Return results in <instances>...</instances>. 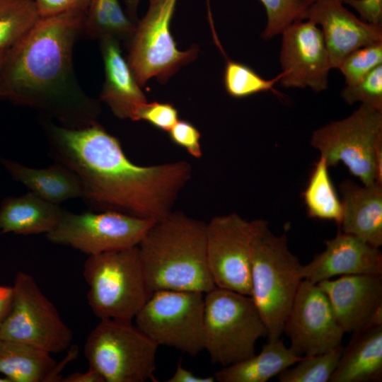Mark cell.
<instances>
[{
    "mask_svg": "<svg viewBox=\"0 0 382 382\" xmlns=\"http://www.w3.org/2000/svg\"><path fill=\"white\" fill-rule=\"evenodd\" d=\"M54 162L71 170L82 199L96 212H115L159 221L169 215L192 177L185 161L142 166L125 154L119 140L98 122L83 128L41 120Z\"/></svg>",
    "mask_w": 382,
    "mask_h": 382,
    "instance_id": "1",
    "label": "cell"
},
{
    "mask_svg": "<svg viewBox=\"0 0 382 382\" xmlns=\"http://www.w3.org/2000/svg\"><path fill=\"white\" fill-rule=\"evenodd\" d=\"M86 6L40 17L8 50L0 70V98L40 110L69 128L98 122L100 104L82 89L73 66Z\"/></svg>",
    "mask_w": 382,
    "mask_h": 382,
    "instance_id": "2",
    "label": "cell"
},
{
    "mask_svg": "<svg viewBox=\"0 0 382 382\" xmlns=\"http://www.w3.org/2000/svg\"><path fill=\"white\" fill-rule=\"evenodd\" d=\"M207 223L173 211L156 221L138 245L149 289L207 293L216 287L209 270Z\"/></svg>",
    "mask_w": 382,
    "mask_h": 382,
    "instance_id": "3",
    "label": "cell"
},
{
    "mask_svg": "<svg viewBox=\"0 0 382 382\" xmlns=\"http://www.w3.org/2000/svg\"><path fill=\"white\" fill-rule=\"evenodd\" d=\"M251 298L270 342L280 338L299 287L301 264L289 248L285 233L277 236L267 221L252 220Z\"/></svg>",
    "mask_w": 382,
    "mask_h": 382,
    "instance_id": "4",
    "label": "cell"
},
{
    "mask_svg": "<svg viewBox=\"0 0 382 382\" xmlns=\"http://www.w3.org/2000/svg\"><path fill=\"white\" fill-rule=\"evenodd\" d=\"M87 300L100 320H133L150 298L138 245L88 256L83 271Z\"/></svg>",
    "mask_w": 382,
    "mask_h": 382,
    "instance_id": "5",
    "label": "cell"
},
{
    "mask_svg": "<svg viewBox=\"0 0 382 382\" xmlns=\"http://www.w3.org/2000/svg\"><path fill=\"white\" fill-rule=\"evenodd\" d=\"M311 144L329 167L342 163L363 185H382V110L361 104L349 116L315 130Z\"/></svg>",
    "mask_w": 382,
    "mask_h": 382,
    "instance_id": "6",
    "label": "cell"
},
{
    "mask_svg": "<svg viewBox=\"0 0 382 382\" xmlns=\"http://www.w3.org/2000/svg\"><path fill=\"white\" fill-rule=\"evenodd\" d=\"M203 328L204 350L223 367L254 355L267 335L251 296L216 286L204 294Z\"/></svg>",
    "mask_w": 382,
    "mask_h": 382,
    "instance_id": "7",
    "label": "cell"
},
{
    "mask_svg": "<svg viewBox=\"0 0 382 382\" xmlns=\"http://www.w3.org/2000/svg\"><path fill=\"white\" fill-rule=\"evenodd\" d=\"M158 347L132 320L103 319L88 335L84 354L105 382L156 381Z\"/></svg>",
    "mask_w": 382,
    "mask_h": 382,
    "instance_id": "8",
    "label": "cell"
},
{
    "mask_svg": "<svg viewBox=\"0 0 382 382\" xmlns=\"http://www.w3.org/2000/svg\"><path fill=\"white\" fill-rule=\"evenodd\" d=\"M204 293L158 290L152 293L134 320L158 346L195 357L204 350Z\"/></svg>",
    "mask_w": 382,
    "mask_h": 382,
    "instance_id": "9",
    "label": "cell"
},
{
    "mask_svg": "<svg viewBox=\"0 0 382 382\" xmlns=\"http://www.w3.org/2000/svg\"><path fill=\"white\" fill-rule=\"evenodd\" d=\"M8 314L0 338L22 342L48 353L67 350L73 340L71 328L30 274L16 272Z\"/></svg>",
    "mask_w": 382,
    "mask_h": 382,
    "instance_id": "10",
    "label": "cell"
},
{
    "mask_svg": "<svg viewBox=\"0 0 382 382\" xmlns=\"http://www.w3.org/2000/svg\"><path fill=\"white\" fill-rule=\"evenodd\" d=\"M178 0H149L144 17L132 36L127 62L140 86L152 78L166 82L196 59L198 48L178 49L170 26Z\"/></svg>",
    "mask_w": 382,
    "mask_h": 382,
    "instance_id": "11",
    "label": "cell"
},
{
    "mask_svg": "<svg viewBox=\"0 0 382 382\" xmlns=\"http://www.w3.org/2000/svg\"><path fill=\"white\" fill-rule=\"evenodd\" d=\"M155 222L115 212L75 214L63 210L46 236L54 244L89 256L137 246Z\"/></svg>",
    "mask_w": 382,
    "mask_h": 382,
    "instance_id": "12",
    "label": "cell"
},
{
    "mask_svg": "<svg viewBox=\"0 0 382 382\" xmlns=\"http://www.w3.org/2000/svg\"><path fill=\"white\" fill-rule=\"evenodd\" d=\"M252 221L236 213L216 216L206 224L209 270L216 287L251 296Z\"/></svg>",
    "mask_w": 382,
    "mask_h": 382,
    "instance_id": "13",
    "label": "cell"
},
{
    "mask_svg": "<svg viewBox=\"0 0 382 382\" xmlns=\"http://www.w3.org/2000/svg\"><path fill=\"white\" fill-rule=\"evenodd\" d=\"M298 356L324 353L341 345L344 330L337 321L325 293L317 284L303 279L284 325Z\"/></svg>",
    "mask_w": 382,
    "mask_h": 382,
    "instance_id": "14",
    "label": "cell"
},
{
    "mask_svg": "<svg viewBox=\"0 0 382 382\" xmlns=\"http://www.w3.org/2000/svg\"><path fill=\"white\" fill-rule=\"evenodd\" d=\"M309 20L298 21L282 33L279 60L285 88L308 87L316 92L325 90L331 69L321 30Z\"/></svg>",
    "mask_w": 382,
    "mask_h": 382,
    "instance_id": "15",
    "label": "cell"
},
{
    "mask_svg": "<svg viewBox=\"0 0 382 382\" xmlns=\"http://www.w3.org/2000/svg\"><path fill=\"white\" fill-rule=\"evenodd\" d=\"M317 284L345 332L382 325V274L342 275Z\"/></svg>",
    "mask_w": 382,
    "mask_h": 382,
    "instance_id": "16",
    "label": "cell"
},
{
    "mask_svg": "<svg viewBox=\"0 0 382 382\" xmlns=\"http://www.w3.org/2000/svg\"><path fill=\"white\" fill-rule=\"evenodd\" d=\"M343 4L341 0H314L304 16L321 25L331 69H338L357 49L382 42V25L359 19Z\"/></svg>",
    "mask_w": 382,
    "mask_h": 382,
    "instance_id": "17",
    "label": "cell"
},
{
    "mask_svg": "<svg viewBox=\"0 0 382 382\" xmlns=\"http://www.w3.org/2000/svg\"><path fill=\"white\" fill-rule=\"evenodd\" d=\"M325 245L323 251L301 265L303 279L318 284L339 275L382 274L380 248L340 229L335 237L325 241Z\"/></svg>",
    "mask_w": 382,
    "mask_h": 382,
    "instance_id": "18",
    "label": "cell"
},
{
    "mask_svg": "<svg viewBox=\"0 0 382 382\" xmlns=\"http://www.w3.org/2000/svg\"><path fill=\"white\" fill-rule=\"evenodd\" d=\"M105 71L100 100L120 119L134 121L139 108L147 102L127 61L122 55L119 40H99Z\"/></svg>",
    "mask_w": 382,
    "mask_h": 382,
    "instance_id": "19",
    "label": "cell"
},
{
    "mask_svg": "<svg viewBox=\"0 0 382 382\" xmlns=\"http://www.w3.org/2000/svg\"><path fill=\"white\" fill-rule=\"evenodd\" d=\"M344 233L380 248L382 245V185L360 186L346 179L340 185Z\"/></svg>",
    "mask_w": 382,
    "mask_h": 382,
    "instance_id": "20",
    "label": "cell"
},
{
    "mask_svg": "<svg viewBox=\"0 0 382 382\" xmlns=\"http://www.w3.org/2000/svg\"><path fill=\"white\" fill-rule=\"evenodd\" d=\"M382 325L352 332L330 382L381 381Z\"/></svg>",
    "mask_w": 382,
    "mask_h": 382,
    "instance_id": "21",
    "label": "cell"
},
{
    "mask_svg": "<svg viewBox=\"0 0 382 382\" xmlns=\"http://www.w3.org/2000/svg\"><path fill=\"white\" fill-rule=\"evenodd\" d=\"M0 163L15 181L49 202L59 204L83 196L77 176L61 163L54 162L45 168H34L4 158H0Z\"/></svg>",
    "mask_w": 382,
    "mask_h": 382,
    "instance_id": "22",
    "label": "cell"
},
{
    "mask_svg": "<svg viewBox=\"0 0 382 382\" xmlns=\"http://www.w3.org/2000/svg\"><path fill=\"white\" fill-rule=\"evenodd\" d=\"M62 209L29 192L7 197L0 205V233L30 235L50 232L58 224Z\"/></svg>",
    "mask_w": 382,
    "mask_h": 382,
    "instance_id": "23",
    "label": "cell"
},
{
    "mask_svg": "<svg viewBox=\"0 0 382 382\" xmlns=\"http://www.w3.org/2000/svg\"><path fill=\"white\" fill-rule=\"evenodd\" d=\"M303 357L296 355L279 338L268 341L259 354L224 366L214 374V377L219 382H266Z\"/></svg>",
    "mask_w": 382,
    "mask_h": 382,
    "instance_id": "24",
    "label": "cell"
},
{
    "mask_svg": "<svg viewBox=\"0 0 382 382\" xmlns=\"http://www.w3.org/2000/svg\"><path fill=\"white\" fill-rule=\"evenodd\" d=\"M56 364L50 353L22 342L0 338V373L10 382L56 381Z\"/></svg>",
    "mask_w": 382,
    "mask_h": 382,
    "instance_id": "25",
    "label": "cell"
},
{
    "mask_svg": "<svg viewBox=\"0 0 382 382\" xmlns=\"http://www.w3.org/2000/svg\"><path fill=\"white\" fill-rule=\"evenodd\" d=\"M309 217L335 221L340 226L342 218L341 199L335 188L326 160L320 156L303 192Z\"/></svg>",
    "mask_w": 382,
    "mask_h": 382,
    "instance_id": "26",
    "label": "cell"
},
{
    "mask_svg": "<svg viewBox=\"0 0 382 382\" xmlns=\"http://www.w3.org/2000/svg\"><path fill=\"white\" fill-rule=\"evenodd\" d=\"M137 25L124 13L118 0H89L85 12L83 33L100 40L132 37Z\"/></svg>",
    "mask_w": 382,
    "mask_h": 382,
    "instance_id": "27",
    "label": "cell"
},
{
    "mask_svg": "<svg viewBox=\"0 0 382 382\" xmlns=\"http://www.w3.org/2000/svg\"><path fill=\"white\" fill-rule=\"evenodd\" d=\"M40 18L34 0H0V52L18 42Z\"/></svg>",
    "mask_w": 382,
    "mask_h": 382,
    "instance_id": "28",
    "label": "cell"
},
{
    "mask_svg": "<svg viewBox=\"0 0 382 382\" xmlns=\"http://www.w3.org/2000/svg\"><path fill=\"white\" fill-rule=\"evenodd\" d=\"M344 347L340 345L324 353L303 356L294 367L278 375L281 382H328L336 369Z\"/></svg>",
    "mask_w": 382,
    "mask_h": 382,
    "instance_id": "29",
    "label": "cell"
},
{
    "mask_svg": "<svg viewBox=\"0 0 382 382\" xmlns=\"http://www.w3.org/2000/svg\"><path fill=\"white\" fill-rule=\"evenodd\" d=\"M282 76L279 73L272 79H265L246 64L227 60L224 83L228 95L233 98H244L261 92L273 91V87Z\"/></svg>",
    "mask_w": 382,
    "mask_h": 382,
    "instance_id": "30",
    "label": "cell"
},
{
    "mask_svg": "<svg viewBox=\"0 0 382 382\" xmlns=\"http://www.w3.org/2000/svg\"><path fill=\"white\" fill-rule=\"evenodd\" d=\"M265 6L267 23L262 37L267 40L282 33L293 23L304 20L314 0H260Z\"/></svg>",
    "mask_w": 382,
    "mask_h": 382,
    "instance_id": "31",
    "label": "cell"
},
{
    "mask_svg": "<svg viewBox=\"0 0 382 382\" xmlns=\"http://www.w3.org/2000/svg\"><path fill=\"white\" fill-rule=\"evenodd\" d=\"M380 64H382V42L352 52L342 60L338 69L345 77L346 86H352Z\"/></svg>",
    "mask_w": 382,
    "mask_h": 382,
    "instance_id": "32",
    "label": "cell"
},
{
    "mask_svg": "<svg viewBox=\"0 0 382 382\" xmlns=\"http://www.w3.org/2000/svg\"><path fill=\"white\" fill-rule=\"evenodd\" d=\"M341 96L349 105L361 102L382 110V64L374 68L356 84L346 86Z\"/></svg>",
    "mask_w": 382,
    "mask_h": 382,
    "instance_id": "33",
    "label": "cell"
},
{
    "mask_svg": "<svg viewBox=\"0 0 382 382\" xmlns=\"http://www.w3.org/2000/svg\"><path fill=\"white\" fill-rule=\"evenodd\" d=\"M144 120L155 127L168 132L178 121V112L170 103L146 102L134 116V121Z\"/></svg>",
    "mask_w": 382,
    "mask_h": 382,
    "instance_id": "34",
    "label": "cell"
},
{
    "mask_svg": "<svg viewBox=\"0 0 382 382\" xmlns=\"http://www.w3.org/2000/svg\"><path fill=\"white\" fill-rule=\"evenodd\" d=\"M168 132L171 140L183 147L190 156L196 158L202 157L201 134L192 123L178 120Z\"/></svg>",
    "mask_w": 382,
    "mask_h": 382,
    "instance_id": "35",
    "label": "cell"
},
{
    "mask_svg": "<svg viewBox=\"0 0 382 382\" xmlns=\"http://www.w3.org/2000/svg\"><path fill=\"white\" fill-rule=\"evenodd\" d=\"M353 7L364 21L382 25V0H341Z\"/></svg>",
    "mask_w": 382,
    "mask_h": 382,
    "instance_id": "36",
    "label": "cell"
},
{
    "mask_svg": "<svg viewBox=\"0 0 382 382\" xmlns=\"http://www.w3.org/2000/svg\"><path fill=\"white\" fill-rule=\"evenodd\" d=\"M89 0H34L40 17H49L86 6Z\"/></svg>",
    "mask_w": 382,
    "mask_h": 382,
    "instance_id": "37",
    "label": "cell"
},
{
    "mask_svg": "<svg viewBox=\"0 0 382 382\" xmlns=\"http://www.w3.org/2000/svg\"><path fill=\"white\" fill-rule=\"evenodd\" d=\"M166 381L168 382H214V376L201 377L196 376L193 372L182 366L181 361L177 365L175 371Z\"/></svg>",
    "mask_w": 382,
    "mask_h": 382,
    "instance_id": "38",
    "label": "cell"
},
{
    "mask_svg": "<svg viewBox=\"0 0 382 382\" xmlns=\"http://www.w3.org/2000/svg\"><path fill=\"white\" fill-rule=\"evenodd\" d=\"M62 382H105L101 374L94 368L89 366L85 372H74L61 378Z\"/></svg>",
    "mask_w": 382,
    "mask_h": 382,
    "instance_id": "39",
    "label": "cell"
},
{
    "mask_svg": "<svg viewBox=\"0 0 382 382\" xmlns=\"http://www.w3.org/2000/svg\"><path fill=\"white\" fill-rule=\"evenodd\" d=\"M13 299V287L0 284V328L11 309Z\"/></svg>",
    "mask_w": 382,
    "mask_h": 382,
    "instance_id": "40",
    "label": "cell"
},
{
    "mask_svg": "<svg viewBox=\"0 0 382 382\" xmlns=\"http://www.w3.org/2000/svg\"><path fill=\"white\" fill-rule=\"evenodd\" d=\"M128 15L132 18H135L137 16V9L141 0H124Z\"/></svg>",
    "mask_w": 382,
    "mask_h": 382,
    "instance_id": "41",
    "label": "cell"
},
{
    "mask_svg": "<svg viewBox=\"0 0 382 382\" xmlns=\"http://www.w3.org/2000/svg\"><path fill=\"white\" fill-rule=\"evenodd\" d=\"M9 49L0 52V70L5 61L6 57L7 55V53Z\"/></svg>",
    "mask_w": 382,
    "mask_h": 382,
    "instance_id": "42",
    "label": "cell"
},
{
    "mask_svg": "<svg viewBox=\"0 0 382 382\" xmlns=\"http://www.w3.org/2000/svg\"><path fill=\"white\" fill-rule=\"evenodd\" d=\"M0 382H10L6 377H0Z\"/></svg>",
    "mask_w": 382,
    "mask_h": 382,
    "instance_id": "43",
    "label": "cell"
}]
</instances>
